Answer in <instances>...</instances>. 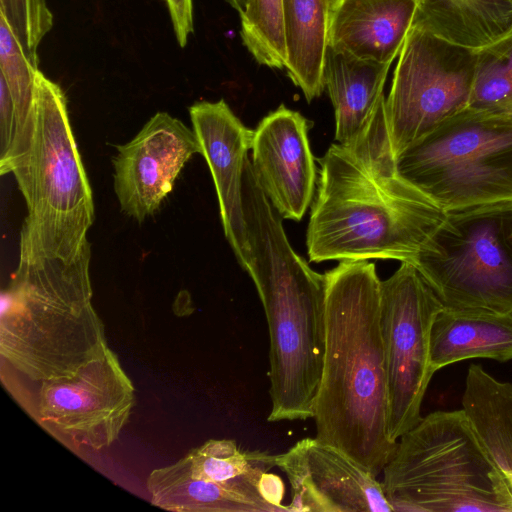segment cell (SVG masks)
<instances>
[{
    "mask_svg": "<svg viewBox=\"0 0 512 512\" xmlns=\"http://www.w3.org/2000/svg\"><path fill=\"white\" fill-rule=\"evenodd\" d=\"M385 97L353 142L319 159L318 193L307 230L310 261L393 259L414 263L447 211L398 171Z\"/></svg>",
    "mask_w": 512,
    "mask_h": 512,
    "instance_id": "obj_1",
    "label": "cell"
},
{
    "mask_svg": "<svg viewBox=\"0 0 512 512\" xmlns=\"http://www.w3.org/2000/svg\"><path fill=\"white\" fill-rule=\"evenodd\" d=\"M325 354L314 403L316 438L377 477L397 442L387 434V382L375 264L327 271Z\"/></svg>",
    "mask_w": 512,
    "mask_h": 512,
    "instance_id": "obj_2",
    "label": "cell"
},
{
    "mask_svg": "<svg viewBox=\"0 0 512 512\" xmlns=\"http://www.w3.org/2000/svg\"><path fill=\"white\" fill-rule=\"evenodd\" d=\"M251 252L248 270L268 325L269 422L313 418L325 354V275L291 247L282 224L257 181L251 161L242 183Z\"/></svg>",
    "mask_w": 512,
    "mask_h": 512,
    "instance_id": "obj_3",
    "label": "cell"
},
{
    "mask_svg": "<svg viewBox=\"0 0 512 512\" xmlns=\"http://www.w3.org/2000/svg\"><path fill=\"white\" fill-rule=\"evenodd\" d=\"M393 511H512V488L462 409L428 414L397 441L383 469Z\"/></svg>",
    "mask_w": 512,
    "mask_h": 512,
    "instance_id": "obj_4",
    "label": "cell"
},
{
    "mask_svg": "<svg viewBox=\"0 0 512 512\" xmlns=\"http://www.w3.org/2000/svg\"><path fill=\"white\" fill-rule=\"evenodd\" d=\"M12 174L28 209L20 247L64 260L90 247L87 232L95 218L94 202L66 98L40 71L31 148Z\"/></svg>",
    "mask_w": 512,
    "mask_h": 512,
    "instance_id": "obj_5",
    "label": "cell"
},
{
    "mask_svg": "<svg viewBox=\"0 0 512 512\" xmlns=\"http://www.w3.org/2000/svg\"><path fill=\"white\" fill-rule=\"evenodd\" d=\"M444 210L512 200V117L466 107L396 158Z\"/></svg>",
    "mask_w": 512,
    "mask_h": 512,
    "instance_id": "obj_6",
    "label": "cell"
},
{
    "mask_svg": "<svg viewBox=\"0 0 512 512\" xmlns=\"http://www.w3.org/2000/svg\"><path fill=\"white\" fill-rule=\"evenodd\" d=\"M413 265L444 308L512 314V200L448 211Z\"/></svg>",
    "mask_w": 512,
    "mask_h": 512,
    "instance_id": "obj_7",
    "label": "cell"
},
{
    "mask_svg": "<svg viewBox=\"0 0 512 512\" xmlns=\"http://www.w3.org/2000/svg\"><path fill=\"white\" fill-rule=\"evenodd\" d=\"M107 348L91 301H73L13 277L2 290L1 359L31 383L72 376Z\"/></svg>",
    "mask_w": 512,
    "mask_h": 512,
    "instance_id": "obj_8",
    "label": "cell"
},
{
    "mask_svg": "<svg viewBox=\"0 0 512 512\" xmlns=\"http://www.w3.org/2000/svg\"><path fill=\"white\" fill-rule=\"evenodd\" d=\"M385 113L397 158L469 106L476 50L413 25L398 55Z\"/></svg>",
    "mask_w": 512,
    "mask_h": 512,
    "instance_id": "obj_9",
    "label": "cell"
},
{
    "mask_svg": "<svg viewBox=\"0 0 512 512\" xmlns=\"http://www.w3.org/2000/svg\"><path fill=\"white\" fill-rule=\"evenodd\" d=\"M443 308L409 262L380 285V324L387 382V434L392 442L421 420V405L434 374L430 365L433 322Z\"/></svg>",
    "mask_w": 512,
    "mask_h": 512,
    "instance_id": "obj_10",
    "label": "cell"
},
{
    "mask_svg": "<svg viewBox=\"0 0 512 512\" xmlns=\"http://www.w3.org/2000/svg\"><path fill=\"white\" fill-rule=\"evenodd\" d=\"M17 397L25 410L55 438L101 450L115 442L135 405V388L108 347L76 374L32 383Z\"/></svg>",
    "mask_w": 512,
    "mask_h": 512,
    "instance_id": "obj_11",
    "label": "cell"
},
{
    "mask_svg": "<svg viewBox=\"0 0 512 512\" xmlns=\"http://www.w3.org/2000/svg\"><path fill=\"white\" fill-rule=\"evenodd\" d=\"M275 466L290 484V512L393 511L377 477L316 437L275 455Z\"/></svg>",
    "mask_w": 512,
    "mask_h": 512,
    "instance_id": "obj_12",
    "label": "cell"
},
{
    "mask_svg": "<svg viewBox=\"0 0 512 512\" xmlns=\"http://www.w3.org/2000/svg\"><path fill=\"white\" fill-rule=\"evenodd\" d=\"M117 150L114 190L121 210L138 222L159 209L186 162L201 152L194 130L166 112Z\"/></svg>",
    "mask_w": 512,
    "mask_h": 512,
    "instance_id": "obj_13",
    "label": "cell"
},
{
    "mask_svg": "<svg viewBox=\"0 0 512 512\" xmlns=\"http://www.w3.org/2000/svg\"><path fill=\"white\" fill-rule=\"evenodd\" d=\"M251 150L255 177L274 209L283 219L300 221L316 183L307 120L279 106L254 130Z\"/></svg>",
    "mask_w": 512,
    "mask_h": 512,
    "instance_id": "obj_14",
    "label": "cell"
},
{
    "mask_svg": "<svg viewBox=\"0 0 512 512\" xmlns=\"http://www.w3.org/2000/svg\"><path fill=\"white\" fill-rule=\"evenodd\" d=\"M200 154L210 169L226 239L248 272L251 252L243 210L242 183L254 130L247 128L221 99L189 107Z\"/></svg>",
    "mask_w": 512,
    "mask_h": 512,
    "instance_id": "obj_15",
    "label": "cell"
},
{
    "mask_svg": "<svg viewBox=\"0 0 512 512\" xmlns=\"http://www.w3.org/2000/svg\"><path fill=\"white\" fill-rule=\"evenodd\" d=\"M419 0H335L329 47L390 64L411 30Z\"/></svg>",
    "mask_w": 512,
    "mask_h": 512,
    "instance_id": "obj_16",
    "label": "cell"
},
{
    "mask_svg": "<svg viewBox=\"0 0 512 512\" xmlns=\"http://www.w3.org/2000/svg\"><path fill=\"white\" fill-rule=\"evenodd\" d=\"M389 68L328 48L323 81L334 107L338 143L349 144L366 130L384 98Z\"/></svg>",
    "mask_w": 512,
    "mask_h": 512,
    "instance_id": "obj_17",
    "label": "cell"
},
{
    "mask_svg": "<svg viewBox=\"0 0 512 512\" xmlns=\"http://www.w3.org/2000/svg\"><path fill=\"white\" fill-rule=\"evenodd\" d=\"M473 358L512 360V314L455 311L442 308L430 336V365L435 373Z\"/></svg>",
    "mask_w": 512,
    "mask_h": 512,
    "instance_id": "obj_18",
    "label": "cell"
},
{
    "mask_svg": "<svg viewBox=\"0 0 512 512\" xmlns=\"http://www.w3.org/2000/svg\"><path fill=\"white\" fill-rule=\"evenodd\" d=\"M335 0H282L286 71L307 101L323 90Z\"/></svg>",
    "mask_w": 512,
    "mask_h": 512,
    "instance_id": "obj_19",
    "label": "cell"
},
{
    "mask_svg": "<svg viewBox=\"0 0 512 512\" xmlns=\"http://www.w3.org/2000/svg\"><path fill=\"white\" fill-rule=\"evenodd\" d=\"M153 506L173 512H277L261 495L198 478L182 458L146 480Z\"/></svg>",
    "mask_w": 512,
    "mask_h": 512,
    "instance_id": "obj_20",
    "label": "cell"
},
{
    "mask_svg": "<svg viewBox=\"0 0 512 512\" xmlns=\"http://www.w3.org/2000/svg\"><path fill=\"white\" fill-rule=\"evenodd\" d=\"M413 25L479 50L512 33V0H419Z\"/></svg>",
    "mask_w": 512,
    "mask_h": 512,
    "instance_id": "obj_21",
    "label": "cell"
},
{
    "mask_svg": "<svg viewBox=\"0 0 512 512\" xmlns=\"http://www.w3.org/2000/svg\"><path fill=\"white\" fill-rule=\"evenodd\" d=\"M462 411L481 444L506 475L512 474V383L502 382L482 366L468 368Z\"/></svg>",
    "mask_w": 512,
    "mask_h": 512,
    "instance_id": "obj_22",
    "label": "cell"
},
{
    "mask_svg": "<svg viewBox=\"0 0 512 512\" xmlns=\"http://www.w3.org/2000/svg\"><path fill=\"white\" fill-rule=\"evenodd\" d=\"M182 460L190 473L198 478L259 494L263 498V477L275 467V455L241 450L234 440L229 439H209L191 449Z\"/></svg>",
    "mask_w": 512,
    "mask_h": 512,
    "instance_id": "obj_23",
    "label": "cell"
},
{
    "mask_svg": "<svg viewBox=\"0 0 512 512\" xmlns=\"http://www.w3.org/2000/svg\"><path fill=\"white\" fill-rule=\"evenodd\" d=\"M38 71V66L30 61L6 21L0 17V76L13 100L20 131L19 144L8 173L24 162L31 148Z\"/></svg>",
    "mask_w": 512,
    "mask_h": 512,
    "instance_id": "obj_24",
    "label": "cell"
},
{
    "mask_svg": "<svg viewBox=\"0 0 512 512\" xmlns=\"http://www.w3.org/2000/svg\"><path fill=\"white\" fill-rule=\"evenodd\" d=\"M469 107L512 117V33L476 50Z\"/></svg>",
    "mask_w": 512,
    "mask_h": 512,
    "instance_id": "obj_25",
    "label": "cell"
},
{
    "mask_svg": "<svg viewBox=\"0 0 512 512\" xmlns=\"http://www.w3.org/2000/svg\"><path fill=\"white\" fill-rule=\"evenodd\" d=\"M240 19L243 44L257 63L285 68L282 0H248Z\"/></svg>",
    "mask_w": 512,
    "mask_h": 512,
    "instance_id": "obj_26",
    "label": "cell"
},
{
    "mask_svg": "<svg viewBox=\"0 0 512 512\" xmlns=\"http://www.w3.org/2000/svg\"><path fill=\"white\" fill-rule=\"evenodd\" d=\"M0 17L30 61L38 66L37 48L53 24V15L45 0H0Z\"/></svg>",
    "mask_w": 512,
    "mask_h": 512,
    "instance_id": "obj_27",
    "label": "cell"
},
{
    "mask_svg": "<svg viewBox=\"0 0 512 512\" xmlns=\"http://www.w3.org/2000/svg\"><path fill=\"white\" fill-rule=\"evenodd\" d=\"M172 20L176 39L181 47L193 32L192 0H164Z\"/></svg>",
    "mask_w": 512,
    "mask_h": 512,
    "instance_id": "obj_28",
    "label": "cell"
},
{
    "mask_svg": "<svg viewBox=\"0 0 512 512\" xmlns=\"http://www.w3.org/2000/svg\"><path fill=\"white\" fill-rule=\"evenodd\" d=\"M238 13L242 14L247 6L248 0H226Z\"/></svg>",
    "mask_w": 512,
    "mask_h": 512,
    "instance_id": "obj_29",
    "label": "cell"
},
{
    "mask_svg": "<svg viewBox=\"0 0 512 512\" xmlns=\"http://www.w3.org/2000/svg\"><path fill=\"white\" fill-rule=\"evenodd\" d=\"M506 477H507V479H508V481H509V483L511 485V488H512V474L509 475V476H506Z\"/></svg>",
    "mask_w": 512,
    "mask_h": 512,
    "instance_id": "obj_30",
    "label": "cell"
}]
</instances>
